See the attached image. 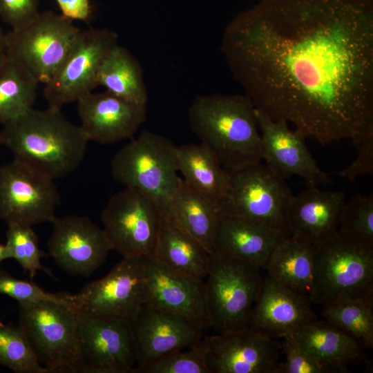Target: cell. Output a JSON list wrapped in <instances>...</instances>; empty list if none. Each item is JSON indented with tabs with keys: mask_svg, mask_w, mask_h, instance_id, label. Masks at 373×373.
Instances as JSON below:
<instances>
[{
	"mask_svg": "<svg viewBox=\"0 0 373 373\" xmlns=\"http://www.w3.org/2000/svg\"><path fill=\"white\" fill-rule=\"evenodd\" d=\"M221 51L255 108L325 146L373 122V0H260Z\"/></svg>",
	"mask_w": 373,
	"mask_h": 373,
	"instance_id": "1",
	"label": "cell"
},
{
	"mask_svg": "<svg viewBox=\"0 0 373 373\" xmlns=\"http://www.w3.org/2000/svg\"><path fill=\"white\" fill-rule=\"evenodd\" d=\"M3 126L1 145L13 159L54 180L73 172L86 155L89 140L61 109L32 108Z\"/></svg>",
	"mask_w": 373,
	"mask_h": 373,
	"instance_id": "2",
	"label": "cell"
},
{
	"mask_svg": "<svg viewBox=\"0 0 373 373\" xmlns=\"http://www.w3.org/2000/svg\"><path fill=\"white\" fill-rule=\"evenodd\" d=\"M192 132L229 173L262 160L255 107L245 95L196 96L189 108Z\"/></svg>",
	"mask_w": 373,
	"mask_h": 373,
	"instance_id": "3",
	"label": "cell"
},
{
	"mask_svg": "<svg viewBox=\"0 0 373 373\" xmlns=\"http://www.w3.org/2000/svg\"><path fill=\"white\" fill-rule=\"evenodd\" d=\"M373 298V240L338 232L314 244L312 303Z\"/></svg>",
	"mask_w": 373,
	"mask_h": 373,
	"instance_id": "4",
	"label": "cell"
},
{
	"mask_svg": "<svg viewBox=\"0 0 373 373\" xmlns=\"http://www.w3.org/2000/svg\"><path fill=\"white\" fill-rule=\"evenodd\" d=\"M18 325L48 373H76L80 359L78 312L70 302L18 303Z\"/></svg>",
	"mask_w": 373,
	"mask_h": 373,
	"instance_id": "5",
	"label": "cell"
},
{
	"mask_svg": "<svg viewBox=\"0 0 373 373\" xmlns=\"http://www.w3.org/2000/svg\"><path fill=\"white\" fill-rule=\"evenodd\" d=\"M176 146L164 136L144 131L115 155L111 165L112 176L125 188L152 199L161 211L180 180Z\"/></svg>",
	"mask_w": 373,
	"mask_h": 373,
	"instance_id": "6",
	"label": "cell"
},
{
	"mask_svg": "<svg viewBox=\"0 0 373 373\" xmlns=\"http://www.w3.org/2000/svg\"><path fill=\"white\" fill-rule=\"evenodd\" d=\"M260 269L239 259L211 254L204 282L210 327L218 333L249 327L262 283Z\"/></svg>",
	"mask_w": 373,
	"mask_h": 373,
	"instance_id": "7",
	"label": "cell"
},
{
	"mask_svg": "<svg viewBox=\"0 0 373 373\" xmlns=\"http://www.w3.org/2000/svg\"><path fill=\"white\" fill-rule=\"evenodd\" d=\"M229 174L228 191L218 205L220 214L251 220L291 235L288 209L293 195L285 179L262 162Z\"/></svg>",
	"mask_w": 373,
	"mask_h": 373,
	"instance_id": "8",
	"label": "cell"
},
{
	"mask_svg": "<svg viewBox=\"0 0 373 373\" xmlns=\"http://www.w3.org/2000/svg\"><path fill=\"white\" fill-rule=\"evenodd\" d=\"M80 31L61 14L39 12L28 23L6 33V54L45 84L66 58Z\"/></svg>",
	"mask_w": 373,
	"mask_h": 373,
	"instance_id": "9",
	"label": "cell"
},
{
	"mask_svg": "<svg viewBox=\"0 0 373 373\" xmlns=\"http://www.w3.org/2000/svg\"><path fill=\"white\" fill-rule=\"evenodd\" d=\"M147 257H122L103 278L86 283L70 303L77 312L131 322L146 303Z\"/></svg>",
	"mask_w": 373,
	"mask_h": 373,
	"instance_id": "10",
	"label": "cell"
},
{
	"mask_svg": "<svg viewBox=\"0 0 373 373\" xmlns=\"http://www.w3.org/2000/svg\"><path fill=\"white\" fill-rule=\"evenodd\" d=\"M101 220L112 250L122 257L153 256L162 216L152 199L125 188L111 197Z\"/></svg>",
	"mask_w": 373,
	"mask_h": 373,
	"instance_id": "11",
	"label": "cell"
},
{
	"mask_svg": "<svg viewBox=\"0 0 373 373\" xmlns=\"http://www.w3.org/2000/svg\"><path fill=\"white\" fill-rule=\"evenodd\" d=\"M117 41V34L106 28L81 30L56 73L44 84L48 106L61 109L97 87L102 62Z\"/></svg>",
	"mask_w": 373,
	"mask_h": 373,
	"instance_id": "12",
	"label": "cell"
},
{
	"mask_svg": "<svg viewBox=\"0 0 373 373\" xmlns=\"http://www.w3.org/2000/svg\"><path fill=\"white\" fill-rule=\"evenodd\" d=\"M78 336L76 372L133 373L137 350L131 322L78 312Z\"/></svg>",
	"mask_w": 373,
	"mask_h": 373,
	"instance_id": "13",
	"label": "cell"
},
{
	"mask_svg": "<svg viewBox=\"0 0 373 373\" xmlns=\"http://www.w3.org/2000/svg\"><path fill=\"white\" fill-rule=\"evenodd\" d=\"M59 203L54 180L14 159L0 166V218L6 224L52 222Z\"/></svg>",
	"mask_w": 373,
	"mask_h": 373,
	"instance_id": "14",
	"label": "cell"
},
{
	"mask_svg": "<svg viewBox=\"0 0 373 373\" xmlns=\"http://www.w3.org/2000/svg\"><path fill=\"white\" fill-rule=\"evenodd\" d=\"M48 240V255L66 273L88 277L112 250L103 229L86 216L55 218Z\"/></svg>",
	"mask_w": 373,
	"mask_h": 373,
	"instance_id": "15",
	"label": "cell"
},
{
	"mask_svg": "<svg viewBox=\"0 0 373 373\" xmlns=\"http://www.w3.org/2000/svg\"><path fill=\"white\" fill-rule=\"evenodd\" d=\"M210 373H276L280 343L249 327L204 336Z\"/></svg>",
	"mask_w": 373,
	"mask_h": 373,
	"instance_id": "16",
	"label": "cell"
},
{
	"mask_svg": "<svg viewBox=\"0 0 373 373\" xmlns=\"http://www.w3.org/2000/svg\"><path fill=\"white\" fill-rule=\"evenodd\" d=\"M262 160L283 179L297 175L309 186L327 184L330 179L311 155L305 137L283 120H274L255 108Z\"/></svg>",
	"mask_w": 373,
	"mask_h": 373,
	"instance_id": "17",
	"label": "cell"
},
{
	"mask_svg": "<svg viewBox=\"0 0 373 373\" xmlns=\"http://www.w3.org/2000/svg\"><path fill=\"white\" fill-rule=\"evenodd\" d=\"M77 103L82 131L89 141L102 144L132 138L146 119V105L131 102L106 90L91 91Z\"/></svg>",
	"mask_w": 373,
	"mask_h": 373,
	"instance_id": "18",
	"label": "cell"
},
{
	"mask_svg": "<svg viewBox=\"0 0 373 373\" xmlns=\"http://www.w3.org/2000/svg\"><path fill=\"white\" fill-rule=\"evenodd\" d=\"M145 304L176 314L202 330L210 327L204 280L174 271L146 258Z\"/></svg>",
	"mask_w": 373,
	"mask_h": 373,
	"instance_id": "19",
	"label": "cell"
},
{
	"mask_svg": "<svg viewBox=\"0 0 373 373\" xmlns=\"http://www.w3.org/2000/svg\"><path fill=\"white\" fill-rule=\"evenodd\" d=\"M312 303L307 296L267 275L253 306L249 327L271 338L283 337L318 320Z\"/></svg>",
	"mask_w": 373,
	"mask_h": 373,
	"instance_id": "20",
	"label": "cell"
},
{
	"mask_svg": "<svg viewBox=\"0 0 373 373\" xmlns=\"http://www.w3.org/2000/svg\"><path fill=\"white\" fill-rule=\"evenodd\" d=\"M131 325L137 350V364L191 347L205 336L204 330L186 318L149 304L140 309Z\"/></svg>",
	"mask_w": 373,
	"mask_h": 373,
	"instance_id": "21",
	"label": "cell"
},
{
	"mask_svg": "<svg viewBox=\"0 0 373 373\" xmlns=\"http://www.w3.org/2000/svg\"><path fill=\"white\" fill-rule=\"evenodd\" d=\"M286 236L260 223L220 214L211 254L239 259L265 269L274 250Z\"/></svg>",
	"mask_w": 373,
	"mask_h": 373,
	"instance_id": "22",
	"label": "cell"
},
{
	"mask_svg": "<svg viewBox=\"0 0 373 373\" xmlns=\"http://www.w3.org/2000/svg\"><path fill=\"white\" fill-rule=\"evenodd\" d=\"M343 191L320 189L309 186L293 195L288 209L291 235H296L313 244L338 233L345 203Z\"/></svg>",
	"mask_w": 373,
	"mask_h": 373,
	"instance_id": "23",
	"label": "cell"
},
{
	"mask_svg": "<svg viewBox=\"0 0 373 373\" xmlns=\"http://www.w3.org/2000/svg\"><path fill=\"white\" fill-rule=\"evenodd\" d=\"M291 334L303 349L345 373L350 372L349 365L367 361L363 344L349 332L326 320H317Z\"/></svg>",
	"mask_w": 373,
	"mask_h": 373,
	"instance_id": "24",
	"label": "cell"
},
{
	"mask_svg": "<svg viewBox=\"0 0 373 373\" xmlns=\"http://www.w3.org/2000/svg\"><path fill=\"white\" fill-rule=\"evenodd\" d=\"M160 211L164 220L189 233L211 254L220 215L216 204L180 178L176 190Z\"/></svg>",
	"mask_w": 373,
	"mask_h": 373,
	"instance_id": "25",
	"label": "cell"
},
{
	"mask_svg": "<svg viewBox=\"0 0 373 373\" xmlns=\"http://www.w3.org/2000/svg\"><path fill=\"white\" fill-rule=\"evenodd\" d=\"M178 171L193 189L218 207L229 186L230 174L214 153L202 143L176 146Z\"/></svg>",
	"mask_w": 373,
	"mask_h": 373,
	"instance_id": "26",
	"label": "cell"
},
{
	"mask_svg": "<svg viewBox=\"0 0 373 373\" xmlns=\"http://www.w3.org/2000/svg\"><path fill=\"white\" fill-rule=\"evenodd\" d=\"M211 253L197 239L163 220L153 257L167 268L204 280L209 271Z\"/></svg>",
	"mask_w": 373,
	"mask_h": 373,
	"instance_id": "27",
	"label": "cell"
},
{
	"mask_svg": "<svg viewBox=\"0 0 373 373\" xmlns=\"http://www.w3.org/2000/svg\"><path fill=\"white\" fill-rule=\"evenodd\" d=\"M265 270L268 275L310 299L314 278V244L289 235L274 250Z\"/></svg>",
	"mask_w": 373,
	"mask_h": 373,
	"instance_id": "28",
	"label": "cell"
},
{
	"mask_svg": "<svg viewBox=\"0 0 373 373\" xmlns=\"http://www.w3.org/2000/svg\"><path fill=\"white\" fill-rule=\"evenodd\" d=\"M98 86L131 102L146 105L148 91L137 59L125 47L115 45L100 67Z\"/></svg>",
	"mask_w": 373,
	"mask_h": 373,
	"instance_id": "29",
	"label": "cell"
},
{
	"mask_svg": "<svg viewBox=\"0 0 373 373\" xmlns=\"http://www.w3.org/2000/svg\"><path fill=\"white\" fill-rule=\"evenodd\" d=\"M39 84L26 68L5 54L0 61V124L32 108Z\"/></svg>",
	"mask_w": 373,
	"mask_h": 373,
	"instance_id": "30",
	"label": "cell"
},
{
	"mask_svg": "<svg viewBox=\"0 0 373 373\" xmlns=\"http://www.w3.org/2000/svg\"><path fill=\"white\" fill-rule=\"evenodd\" d=\"M322 315L354 336L365 348L373 347V298L331 302L323 305Z\"/></svg>",
	"mask_w": 373,
	"mask_h": 373,
	"instance_id": "31",
	"label": "cell"
},
{
	"mask_svg": "<svg viewBox=\"0 0 373 373\" xmlns=\"http://www.w3.org/2000/svg\"><path fill=\"white\" fill-rule=\"evenodd\" d=\"M0 365L15 373H48L19 325L0 321Z\"/></svg>",
	"mask_w": 373,
	"mask_h": 373,
	"instance_id": "32",
	"label": "cell"
},
{
	"mask_svg": "<svg viewBox=\"0 0 373 373\" xmlns=\"http://www.w3.org/2000/svg\"><path fill=\"white\" fill-rule=\"evenodd\" d=\"M7 227L6 245L10 251L11 258L28 273L31 279L39 271L53 277L51 270L43 266L41 262V259L48 256V254L40 249L39 237L32 226L10 222L7 224Z\"/></svg>",
	"mask_w": 373,
	"mask_h": 373,
	"instance_id": "33",
	"label": "cell"
},
{
	"mask_svg": "<svg viewBox=\"0 0 373 373\" xmlns=\"http://www.w3.org/2000/svg\"><path fill=\"white\" fill-rule=\"evenodd\" d=\"M204 339V338H203ZM203 339L197 345L137 364L133 373H210Z\"/></svg>",
	"mask_w": 373,
	"mask_h": 373,
	"instance_id": "34",
	"label": "cell"
},
{
	"mask_svg": "<svg viewBox=\"0 0 373 373\" xmlns=\"http://www.w3.org/2000/svg\"><path fill=\"white\" fill-rule=\"evenodd\" d=\"M281 350L285 356L276 373H345L342 369L326 363L303 349L289 333L282 337Z\"/></svg>",
	"mask_w": 373,
	"mask_h": 373,
	"instance_id": "35",
	"label": "cell"
},
{
	"mask_svg": "<svg viewBox=\"0 0 373 373\" xmlns=\"http://www.w3.org/2000/svg\"><path fill=\"white\" fill-rule=\"evenodd\" d=\"M338 232L373 240V194L354 195L345 202Z\"/></svg>",
	"mask_w": 373,
	"mask_h": 373,
	"instance_id": "36",
	"label": "cell"
},
{
	"mask_svg": "<svg viewBox=\"0 0 373 373\" xmlns=\"http://www.w3.org/2000/svg\"><path fill=\"white\" fill-rule=\"evenodd\" d=\"M0 294L6 295L18 303L39 300L70 302L71 295L66 292H47L34 283L16 278L3 269H0Z\"/></svg>",
	"mask_w": 373,
	"mask_h": 373,
	"instance_id": "37",
	"label": "cell"
},
{
	"mask_svg": "<svg viewBox=\"0 0 373 373\" xmlns=\"http://www.w3.org/2000/svg\"><path fill=\"white\" fill-rule=\"evenodd\" d=\"M351 140L357 151L353 162L338 173L340 177L350 181L360 175H373V122L368 124Z\"/></svg>",
	"mask_w": 373,
	"mask_h": 373,
	"instance_id": "38",
	"label": "cell"
},
{
	"mask_svg": "<svg viewBox=\"0 0 373 373\" xmlns=\"http://www.w3.org/2000/svg\"><path fill=\"white\" fill-rule=\"evenodd\" d=\"M39 12L38 0H0V18L11 29L25 25Z\"/></svg>",
	"mask_w": 373,
	"mask_h": 373,
	"instance_id": "39",
	"label": "cell"
},
{
	"mask_svg": "<svg viewBox=\"0 0 373 373\" xmlns=\"http://www.w3.org/2000/svg\"><path fill=\"white\" fill-rule=\"evenodd\" d=\"M61 15L74 21H87L92 15V6L90 0H55Z\"/></svg>",
	"mask_w": 373,
	"mask_h": 373,
	"instance_id": "40",
	"label": "cell"
},
{
	"mask_svg": "<svg viewBox=\"0 0 373 373\" xmlns=\"http://www.w3.org/2000/svg\"><path fill=\"white\" fill-rule=\"evenodd\" d=\"M12 258L10 251L5 244L0 243V264L5 260Z\"/></svg>",
	"mask_w": 373,
	"mask_h": 373,
	"instance_id": "41",
	"label": "cell"
},
{
	"mask_svg": "<svg viewBox=\"0 0 373 373\" xmlns=\"http://www.w3.org/2000/svg\"><path fill=\"white\" fill-rule=\"evenodd\" d=\"M6 54V34L0 28V61Z\"/></svg>",
	"mask_w": 373,
	"mask_h": 373,
	"instance_id": "42",
	"label": "cell"
},
{
	"mask_svg": "<svg viewBox=\"0 0 373 373\" xmlns=\"http://www.w3.org/2000/svg\"><path fill=\"white\" fill-rule=\"evenodd\" d=\"M0 146H1V139H0Z\"/></svg>",
	"mask_w": 373,
	"mask_h": 373,
	"instance_id": "43",
	"label": "cell"
}]
</instances>
